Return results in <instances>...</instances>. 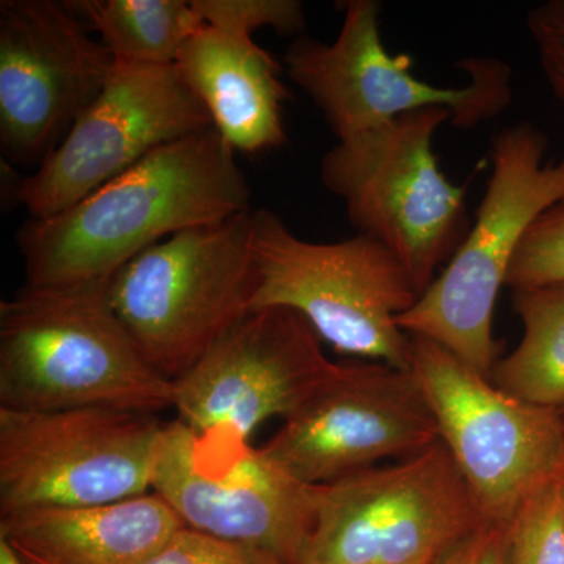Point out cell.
Segmentation results:
<instances>
[{
  "mask_svg": "<svg viewBox=\"0 0 564 564\" xmlns=\"http://www.w3.org/2000/svg\"><path fill=\"white\" fill-rule=\"evenodd\" d=\"M250 202L236 151L212 126L151 152L62 214L29 218L17 234L25 285L109 280L148 248L236 217Z\"/></svg>",
  "mask_w": 564,
  "mask_h": 564,
  "instance_id": "1",
  "label": "cell"
},
{
  "mask_svg": "<svg viewBox=\"0 0 564 564\" xmlns=\"http://www.w3.org/2000/svg\"><path fill=\"white\" fill-rule=\"evenodd\" d=\"M109 280L31 288L0 303V408L158 414L174 383L144 361L109 303Z\"/></svg>",
  "mask_w": 564,
  "mask_h": 564,
  "instance_id": "2",
  "label": "cell"
},
{
  "mask_svg": "<svg viewBox=\"0 0 564 564\" xmlns=\"http://www.w3.org/2000/svg\"><path fill=\"white\" fill-rule=\"evenodd\" d=\"M547 139L530 122L505 128L491 144L492 174L477 220L440 276L397 318L411 336L440 344L491 380L492 315L527 231L564 203V158L544 163Z\"/></svg>",
  "mask_w": 564,
  "mask_h": 564,
  "instance_id": "3",
  "label": "cell"
},
{
  "mask_svg": "<svg viewBox=\"0 0 564 564\" xmlns=\"http://www.w3.org/2000/svg\"><path fill=\"white\" fill-rule=\"evenodd\" d=\"M251 251L250 313L285 307L334 350L410 372V336L397 318L421 293L383 243L359 232L343 242H307L274 212L256 209Z\"/></svg>",
  "mask_w": 564,
  "mask_h": 564,
  "instance_id": "4",
  "label": "cell"
},
{
  "mask_svg": "<svg viewBox=\"0 0 564 564\" xmlns=\"http://www.w3.org/2000/svg\"><path fill=\"white\" fill-rule=\"evenodd\" d=\"M252 212L174 234L111 278V311L144 361L172 383L250 314Z\"/></svg>",
  "mask_w": 564,
  "mask_h": 564,
  "instance_id": "5",
  "label": "cell"
},
{
  "mask_svg": "<svg viewBox=\"0 0 564 564\" xmlns=\"http://www.w3.org/2000/svg\"><path fill=\"white\" fill-rule=\"evenodd\" d=\"M447 121L451 110L441 107L411 111L339 141L321 163L323 184L351 225L397 256L421 295L469 234L464 188L444 176L433 152Z\"/></svg>",
  "mask_w": 564,
  "mask_h": 564,
  "instance_id": "6",
  "label": "cell"
},
{
  "mask_svg": "<svg viewBox=\"0 0 564 564\" xmlns=\"http://www.w3.org/2000/svg\"><path fill=\"white\" fill-rule=\"evenodd\" d=\"M410 336V372L478 513L507 525L564 473V413L508 395L440 344Z\"/></svg>",
  "mask_w": 564,
  "mask_h": 564,
  "instance_id": "7",
  "label": "cell"
},
{
  "mask_svg": "<svg viewBox=\"0 0 564 564\" xmlns=\"http://www.w3.org/2000/svg\"><path fill=\"white\" fill-rule=\"evenodd\" d=\"M333 43L300 36L285 51L284 70L322 111L337 140H350L423 109L451 110L452 124L474 128L511 101V69L496 58H466L462 88L434 87L413 76V57L389 54L380 35L381 6L348 0Z\"/></svg>",
  "mask_w": 564,
  "mask_h": 564,
  "instance_id": "8",
  "label": "cell"
},
{
  "mask_svg": "<svg viewBox=\"0 0 564 564\" xmlns=\"http://www.w3.org/2000/svg\"><path fill=\"white\" fill-rule=\"evenodd\" d=\"M484 522L440 440L393 466L317 485L300 564H434Z\"/></svg>",
  "mask_w": 564,
  "mask_h": 564,
  "instance_id": "9",
  "label": "cell"
},
{
  "mask_svg": "<svg viewBox=\"0 0 564 564\" xmlns=\"http://www.w3.org/2000/svg\"><path fill=\"white\" fill-rule=\"evenodd\" d=\"M163 426L115 408H0V516L150 492Z\"/></svg>",
  "mask_w": 564,
  "mask_h": 564,
  "instance_id": "10",
  "label": "cell"
},
{
  "mask_svg": "<svg viewBox=\"0 0 564 564\" xmlns=\"http://www.w3.org/2000/svg\"><path fill=\"white\" fill-rule=\"evenodd\" d=\"M152 489L185 527L300 564L314 524L315 489L250 441L163 426Z\"/></svg>",
  "mask_w": 564,
  "mask_h": 564,
  "instance_id": "11",
  "label": "cell"
},
{
  "mask_svg": "<svg viewBox=\"0 0 564 564\" xmlns=\"http://www.w3.org/2000/svg\"><path fill=\"white\" fill-rule=\"evenodd\" d=\"M413 373L383 362L336 364L292 411L262 452L306 485L422 454L440 441Z\"/></svg>",
  "mask_w": 564,
  "mask_h": 564,
  "instance_id": "12",
  "label": "cell"
},
{
  "mask_svg": "<svg viewBox=\"0 0 564 564\" xmlns=\"http://www.w3.org/2000/svg\"><path fill=\"white\" fill-rule=\"evenodd\" d=\"M174 66L115 62L109 82L39 169L20 177L14 198L32 220L69 209L151 152L212 128Z\"/></svg>",
  "mask_w": 564,
  "mask_h": 564,
  "instance_id": "13",
  "label": "cell"
},
{
  "mask_svg": "<svg viewBox=\"0 0 564 564\" xmlns=\"http://www.w3.org/2000/svg\"><path fill=\"white\" fill-rule=\"evenodd\" d=\"M115 68L101 41L55 0L0 2V150L39 166L96 101Z\"/></svg>",
  "mask_w": 564,
  "mask_h": 564,
  "instance_id": "14",
  "label": "cell"
},
{
  "mask_svg": "<svg viewBox=\"0 0 564 564\" xmlns=\"http://www.w3.org/2000/svg\"><path fill=\"white\" fill-rule=\"evenodd\" d=\"M302 315L269 307L245 315L174 383L182 423L198 433L250 441L272 417H288L333 369Z\"/></svg>",
  "mask_w": 564,
  "mask_h": 564,
  "instance_id": "15",
  "label": "cell"
},
{
  "mask_svg": "<svg viewBox=\"0 0 564 564\" xmlns=\"http://www.w3.org/2000/svg\"><path fill=\"white\" fill-rule=\"evenodd\" d=\"M174 68L234 151L258 154L285 143L289 91L281 66L254 40L203 24L182 44Z\"/></svg>",
  "mask_w": 564,
  "mask_h": 564,
  "instance_id": "16",
  "label": "cell"
},
{
  "mask_svg": "<svg viewBox=\"0 0 564 564\" xmlns=\"http://www.w3.org/2000/svg\"><path fill=\"white\" fill-rule=\"evenodd\" d=\"M184 522L159 494L0 516V538L43 564H143Z\"/></svg>",
  "mask_w": 564,
  "mask_h": 564,
  "instance_id": "17",
  "label": "cell"
},
{
  "mask_svg": "<svg viewBox=\"0 0 564 564\" xmlns=\"http://www.w3.org/2000/svg\"><path fill=\"white\" fill-rule=\"evenodd\" d=\"M69 9L118 63L174 66L182 44L204 22L185 0H76Z\"/></svg>",
  "mask_w": 564,
  "mask_h": 564,
  "instance_id": "18",
  "label": "cell"
},
{
  "mask_svg": "<svg viewBox=\"0 0 564 564\" xmlns=\"http://www.w3.org/2000/svg\"><path fill=\"white\" fill-rule=\"evenodd\" d=\"M524 325L516 350L494 367L500 391L538 406H564V284L514 291Z\"/></svg>",
  "mask_w": 564,
  "mask_h": 564,
  "instance_id": "19",
  "label": "cell"
},
{
  "mask_svg": "<svg viewBox=\"0 0 564 564\" xmlns=\"http://www.w3.org/2000/svg\"><path fill=\"white\" fill-rule=\"evenodd\" d=\"M505 564H564V473L527 499L508 522Z\"/></svg>",
  "mask_w": 564,
  "mask_h": 564,
  "instance_id": "20",
  "label": "cell"
},
{
  "mask_svg": "<svg viewBox=\"0 0 564 564\" xmlns=\"http://www.w3.org/2000/svg\"><path fill=\"white\" fill-rule=\"evenodd\" d=\"M555 284H564V203L530 226L507 276L513 291Z\"/></svg>",
  "mask_w": 564,
  "mask_h": 564,
  "instance_id": "21",
  "label": "cell"
},
{
  "mask_svg": "<svg viewBox=\"0 0 564 564\" xmlns=\"http://www.w3.org/2000/svg\"><path fill=\"white\" fill-rule=\"evenodd\" d=\"M204 24L231 35L248 36L262 28L296 35L306 28L299 0H193Z\"/></svg>",
  "mask_w": 564,
  "mask_h": 564,
  "instance_id": "22",
  "label": "cell"
},
{
  "mask_svg": "<svg viewBox=\"0 0 564 564\" xmlns=\"http://www.w3.org/2000/svg\"><path fill=\"white\" fill-rule=\"evenodd\" d=\"M143 564H284L247 545L182 527Z\"/></svg>",
  "mask_w": 564,
  "mask_h": 564,
  "instance_id": "23",
  "label": "cell"
},
{
  "mask_svg": "<svg viewBox=\"0 0 564 564\" xmlns=\"http://www.w3.org/2000/svg\"><path fill=\"white\" fill-rule=\"evenodd\" d=\"M549 87L564 106V0L533 7L527 17Z\"/></svg>",
  "mask_w": 564,
  "mask_h": 564,
  "instance_id": "24",
  "label": "cell"
},
{
  "mask_svg": "<svg viewBox=\"0 0 564 564\" xmlns=\"http://www.w3.org/2000/svg\"><path fill=\"white\" fill-rule=\"evenodd\" d=\"M507 525L484 522L452 544L434 564H505Z\"/></svg>",
  "mask_w": 564,
  "mask_h": 564,
  "instance_id": "25",
  "label": "cell"
},
{
  "mask_svg": "<svg viewBox=\"0 0 564 564\" xmlns=\"http://www.w3.org/2000/svg\"><path fill=\"white\" fill-rule=\"evenodd\" d=\"M0 564H25L6 540L0 538Z\"/></svg>",
  "mask_w": 564,
  "mask_h": 564,
  "instance_id": "26",
  "label": "cell"
},
{
  "mask_svg": "<svg viewBox=\"0 0 564 564\" xmlns=\"http://www.w3.org/2000/svg\"><path fill=\"white\" fill-rule=\"evenodd\" d=\"M17 554H18V552H17ZM18 555H20V554H18ZM20 556L22 558V562H24L25 564H43V563H40V562H35V560L25 558V556H22V555H20Z\"/></svg>",
  "mask_w": 564,
  "mask_h": 564,
  "instance_id": "27",
  "label": "cell"
}]
</instances>
